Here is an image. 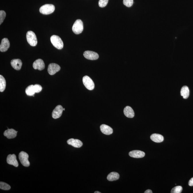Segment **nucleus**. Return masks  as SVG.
<instances>
[{
    "instance_id": "obj_28",
    "label": "nucleus",
    "mask_w": 193,
    "mask_h": 193,
    "mask_svg": "<svg viewBox=\"0 0 193 193\" xmlns=\"http://www.w3.org/2000/svg\"><path fill=\"white\" fill-rule=\"evenodd\" d=\"M6 17V13L5 11H0V24L3 22L5 19Z\"/></svg>"
},
{
    "instance_id": "obj_9",
    "label": "nucleus",
    "mask_w": 193,
    "mask_h": 193,
    "mask_svg": "<svg viewBox=\"0 0 193 193\" xmlns=\"http://www.w3.org/2000/svg\"><path fill=\"white\" fill-rule=\"evenodd\" d=\"M63 111V108L62 106L58 105L53 110L52 113V117L54 119L59 118L62 116Z\"/></svg>"
},
{
    "instance_id": "obj_8",
    "label": "nucleus",
    "mask_w": 193,
    "mask_h": 193,
    "mask_svg": "<svg viewBox=\"0 0 193 193\" xmlns=\"http://www.w3.org/2000/svg\"><path fill=\"white\" fill-rule=\"evenodd\" d=\"M61 69V67L59 65L56 63H50L49 65L48 72L49 75H53L56 74V72L59 71Z\"/></svg>"
},
{
    "instance_id": "obj_4",
    "label": "nucleus",
    "mask_w": 193,
    "mask_h": 193,
    "mask_svg": "<svg viewBox=\"0 0 193 193\" xmlns=\"http://www.w3.org/2000/svg\"><path fill=\"white\" fill-rule=\"evenodd\" d=\"M72 30L75 34H80L83 31V23L81 20H77L75 21L72 27Z\"/></svg>"
},
{
    "instance_id": "obj_21",
    "label": "nucleus",
    "mask_w": 193,
    "mask_h": 193,
    "mask_svg": "<svg viewBox=\"0 0 193 193\" xmlns=\"http://www.w3.org/2000/svg\"><path fill=\"white\" fill-rule=\"evenodd\" d=\"M25 92L26 94L28 96H33L36 93L34 85H29L26 88Z\"/></svg>"
},
{
    "instance_id": "obj_11",
    "label": "nucleus",
    "mask_w": 193,
    "mask_h": 193,
    "mask_svg": "<svg viewBox=\"0 0 193 193\" xmlns=\"http://www.w3.org/2000/svg\"><path fill=\"white\" fill-rule=\"evenodd\" d=\"M33 67L34 69H38L40 71L42 70L45 68L44 62L42 59H38L33 63Z\"/></svg>"
},
{
    "instance_id": "obj_3",
    "label": "nucleus",
    "mask_w": 193,
    "mask_h": 193,
    "mask_svg": "<svg viewBox=\"0 0 193 193\" xmlns=\"http://www.w3.org/2000/svg\"><path fill=\"white\" fill-rule=\"evenodd\" d=\"M26 37L28 42L30 46H35L37 44V40L36 35L34 32L32 31H29L27 32Z\"/></svg>"
},
{
    "instance_id": "obj_27",
    "label": "nucleus",
    "mask_w": 193,
    "mask_h": 193,
    "mask_svg": "<svg viewBox=\"0 0 193 193\" xmlns=\"http://www.w3.org/2000/svg\"><path fill=\"white\" fill-rule=\"evenodd\" d=\"M133 3V0H123V3L126 6L130 7L132 5Z\"/></svg>"
},
{
    "instance_id": "obj_29",
    "label": "nucleus",
    "mask_w": 193,
    "mask_h": 193,
    "mask_svg": "<svg viewBox=\"0 0 193 193\" xmlns=\"http://www.w3.org/2000/svg\"><path fill=\"white\" fill-rule=\"evenodd\" d=\"M34 86L36 89V93H38L41 92L42 89V88L41 85H38V84H36V85H34Z\"/></svg>"
},
{
    "instance_id": "obj_17",
    "label": "nucleus",
    "mask_w": 193,
    "mask_h": 193,
    "mask_svg": "<svg viewBox=\"0 0 193 193\" xmlns=\"http://www.w3.org/2000/svg\"><path fill=\"white\" fill-rule=\"evenodd\" d=\"M100 130L102 132L106 135H110L112 134L113 130L111 127L107 125L103 124L100 126Z\"/></svg>"
},
{
    "instance_id": "obj_6",
    "label": "nucleus",
    "mask_w": 193,
    "mask_h": 193,
    "mask_svg": "<svg viewBox=\"0 0 193 193\" xmlns=\"http://www.w3.org/2000/svg\"><path fill=\"white\" fill-rule=\"evenodd\" d=\"M83 82L85 87L89 90H92L95 88L93 81L89 77L85 75L83 78Z\"/></svg>"
},
{
    "instance_id": "obj_31",
    "label": "nucleus",
    "mask_w": 193,
    "mask_h": 193,
    "mask_svg": "<svg viewBox=\"0 0 193 193\" xmlns=\"http://www.w3.org/2000/svg\"><path fill=\"white\" fill-rule=\"evenodd\" d=\"M145 193H152V191L150 190H147L146 191H145L144 192Z\"/></svg>"
},
{
    "instance_id": "obj_10",
    "label": "nucleus",
    "mask_w": 193,
    "mask_h": 193,
    "mask_svg": "<svg viewBox=\"0 0 193 193\" xmlns=\"http://www.w3.org/2000/svg\"><path fill=\"white\" fill-rule=\"evenodd\" d=\"M7 163L10 165L17 167L18 166V161L17 160L16 156L15 154L8 155L7 159Z\"/></svg>"
},
{
    "instance_id": "obj_14",
    "label": "nucleus",
    "mask_w": 193,
    "mask_h": 193,
    "mask_svg": "<svg viewBox=\"0 0 193 193\" xmlns=\"http://www.w3.org/2000/svg\"><path fill=\"white\" fill-rule=\"evenodd\" d=\"M129 156L134 158H141L144 157L145 153L141 151L133 150L129 152Z\"/></svg>"
},
{
    "instance_id": "obj_24",
    "label": "nucleus",
    "mask_w": 193,
    "mask_h": 193,
    "mask_svg": "<svg viewBox=\"0 0 193 193\" xmlns=\"http://www.w3.org/2000/svg\"><path fill=\"white\" fill-rule=\"evenodd\" d=\"M11 186L8 184L3 182H0V188L1 189L4 190H8L11 189Z\"/></svg>"
},
{
    "instance_id": "obj_33",
    "label": "nucleus",
    "mask_w": 193,
    "mask_h": 193,
    "mask_svg": "<svg viewBox=\"0 0 193 193\" xmlns=\"http://www.w3.org/2000/svg\"><path fill=\"white\" fill-rule=\"evenodd\" d=\"M65 108H63V111H65Z\"/></svg>"
},
{
    "instance_id": "obj_22",
    "label": "nucleus",
    "mask_w": 193,
    "mask_h": 193,
    "mask_svg": "<svg viewBox=\"0 0 193 193\" xmlns=\"http://www.w3.org/2000/svg\"><path fill=\"white\" fill-rule=\"evenodd\" d=\"M181 95L184 99L188 98L190 95V91L188 86H184L182 87L181 89Z\"/></svg>"
},
{
    "instance_id": "obj_13",
    "label": "nucleus",
    "mask_w": 193,
    "mask_h": 193,
    "mask_svg": "<svg viewBox=\"0 0 193 193\" xmlns=\"http://www.w3.org/2000/svg\"><path fill=\"white\" fill-rule=\"evenodd\" d=\"M18 131L13 129H9L5 130L4 133V135L8 139H14L16 137Z\"/></svg>"
},
{
    "instance_id": "obj_26",
    "label": "nucleus",
    "mask_w": 193,
    "mask_h": 193,
    "mask_svg": "<svg viewBox=\"0 0 193 193\" xmlns=\"http://www.w3.org/2000/svg\"><path fill=\"white\" fill-rule=\"evenodd\" d=\"M108 0H99L98 2L99 6L101 8L105 7L108 4Z\"/></svg>"
},
{
    "instance_id": "obj_18",
    "label": "nucleus",
    "mask_w": 193,
    "mask_h": 193,
    "mask_svg": "<svg viewBox=\"0 0 193 193\" xmlns=\"http://www.w3.org/2000/svg\"><path fill=\"white\" fill-rule=\"evenodd\" d=\"M125 116L129 118H132L134 116V113L132 108L130 106H127L125 107L123 111Z\"/></svg>"
},
{
    "instance_id": "obj_19",
    "label": "nucleus",
    "mask_w": 193,
    "mask_h": 193,
    "mask_svg": "<svg viewBox=\"0 0 193 193\" xmlns=\"http://www.w3.org/2000/svg\"><path fill=\"white\" fill-rule=\"evenodd\" d=\"M151 140L156 143H161L163 141L164 138L161 135L154 133L151 136Z\"/></svg>"
},
{
    "instance_id": "obj_7",
    "label": "nucleus",
    "mask_w": 193,
    "mask_h": 193,
    "mask_svg": "<svg viewBox=\"0 0 193 193\" xmlns=\"http://www.w3.org/2000/svg\"><path fill=\"white\" fill-rule=\"evenodd\" d=\"M83 55L86 59L91 60H97L99 57L98 54L92 51H86L84 52Z\"/></svg>"
},
{
    "instance_id": "obj_20",
    "label": "nucleus",
    "mask_w": 193,
    "mask_h": 193,
    "mask_svg": "<svg viewBox=\"0 0 193 193\" xmlns=\"http://www.w3.org/2000/svg\"><path fill=\"white\" fill-rule=\"evenodd\" d=\"M119 178V174L118 173L114 172L110 173L107 177L108 180L110 181L117 180Z\"/></svg>"
},
{
    "instance_id": "obj_1",
    "label": "nucleus",
    "mask_w": 193,
    "mask_h": 193,
    "mask_svg": "<svg viewBox=\"0 0 193 193\" xmlns=\"http://www.w3.org/2000/svg\"><path fill=\"white\" fill-rule=\"evenodd\" d=\"M50 41L53 46L56 48L61 49L63 48V42L59 36H52L50 37Z\"/></svg>"
},
{
    "instance_id": "obj_30",
    "label": "nucleus",
    "mask_w": 193,
    "mask_h": 193,
    "mask_svg": "<svg viewBox=\"0 0 193 193\" xmlns=\"http://www.w3.org/2000/svg\"><path fill=\"white\" fill-rule=\"evenodd\" d=\"M188 185L190 186H193V178H191L189 182H188Z\"/></svg>"
},
{
    "instance_id": "obj_2",
    "label": "nucleus",
    "mask_w": 193,
    "mask_h": 193,
    "mask_svg": "<svg viewBox=\"0 0 193 193\" xmlns=\"http://www.w3.org/2000/svg\"><path fill=\"white\" fill-rule=\"evenodd\" d=\"M55 7L53 4H46L40 7V11L42 14L48 15L53 13Z\"/></svg>"
},
{
    "instance_id": "obj_16",
    "label": "nucleus",
    "mask_w": 193,
    "mask_h": 193,
    "mask_svg": "<svg viewBox=\"0 0 193 193\" xmlns=\"http://www.w3.org/2000/svg\"><path fill=\"white\" fill-rule=\"evenodd\" d=\"M67 143L68 144L75 148L81 147L83 145L82 142L78 139H71L67 140Z\"/></svg>"
},
{
    "instance_id": "obj_15",
    "label": "nucleus",
    "mask_w": 193,
    "mask_h": 193,
    "mask_svg": "<svg viewBox=\"0 0 193 193\" xmlns=\"http://www.w3.org/2000/svg\"><path fill=\"white\" fill-rule=\"evenodd\" d=\"M11 66L15 70L19 71L21 69L22 63L21 59H13L11 61Z\"/></svg>"
},
{
    "instance_id": "obj_23",
    "label": "nucleus",
    "mask_w": 193,
    "mask_h": 193,
    "mask_svg": "<svg viewBox=\"0 0 193 193\" xmlns=\"http://www.w3.org/2000/svg\"><path fill=\"white\" fill-rule=\"evenodd\" d=\"M6 86V83L5 78L2 75H0V91L3 92Z\"/></svg>"
},
{
    "instance_id": "obj_5",
    "label": "nucleus",
    "mask_w": 193,
    "mask_h": 193,
    "mask_svg": "<svg viewBox=\"0 0 193 193\" xmlns=\"http://www.w3.org/2000/svg\"><path fill=\"white\" fill-rule=\"evenodd\" d=\"M29 155L24 151H21L19 155V158L23 166L28 167L30 165V162L28 161Z\"/></svg>"
},
{
    "instance_id": "obj_12",
    "label": "nucleus",
    "mask_w": 193,
    "mask_h": 193,
    "mask_svg": "<svg viewBox=\"0 0 193 193\" xmlns=\"http://www.w3.org/2000/svg\"><path fill=\"white\" fill-rule=\"evenodd\" d=\"M9 40L7 38H4L1 40L0 45V51L1 52L6 51L10 47Z\"/></svg>"
},
{
    "instance_id": "obj_25",
    "label": "nucleus",
    "mask_w": 193,
    "mask_h": 193,
    "mask_svg": "<svg viewBox=\"0 0 193 193\" xmlns=\"http://www.w3.org/2000/svg\"><path fill=\"white\" fill-rule=\"evenodd\" d=\"M182 190V188L181 186H177L174 187L171 190V193H181Z\"/></svg>"
},
{
    "instance_id": "obj_32",
    "label": "nucleus",
    "mask_w": 193,
    "mask_h": 193,
    "mask_svg": "<svg viewBox=\"0 0 193 193\" xmlns=\"http://www.w3.org/2000/svg\"><path fill=\"white\" fill-rule=\"evenodd\" d=\"M95 193H101V192H99V191H95Z\"/></svg>"
}]
</instances>
